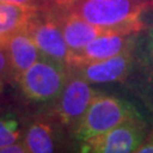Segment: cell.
<instances>
[{"mask_svg": "<svg viewBox=\"0 0 153 153\" xmlns=\"http://www.w3.org/2000/svg\"><path fill=\"white\" fill-rule=\"evenodd\" d=\"M153 0H78L67 10L110 31L136 34L143 25L141 17Z\"/></svg>", "mask_w": 153, "mask_h": 153, "instance_id": "6da1fadb", "label": "cell"}, {"mask_svg": "<svg viewBox=\"0 0 153 153\" xmlns=\"http://www.w3.org/2000/svg\"><path fill=\"white\" fill-rule=\"evenodd\" d=\"M138 116V112L131 104L120 99L97 94L82 119L76 125L75 134L83 142L115 128L127 119Z\"/></svg>", "mask_w": 153, "mask_h": 153, "instance_id": "7a4b0ae2", "label": "cell"}, {"mask_svg": "<svg viewBox=\"0 0 153 153\" xmlns=\"http://www.w3.org/2000/svg\"><path fill=\"white\" fill-rule=\"evenodd\" d=\"M69 76V66L42 57L17 78L25 97L35 101L59 98Z\"/></svg>", "mask_w": 153, "mask_h": 153, "instance_id": "3957f363", "label": "cell"}, {"mask_svg": "<svg viewBox=\"0 0 153 153\" xmlns=\"http://www.w3.org/2000/svg\"><path fill=\"white\" fill-rule=\"evenodd\" d=\"M148 135V126L141 116L121 123L115 128L83 141L82 152L131 153L136 152Z\"/></svg>", "mask_w": 153, "mask_h": 153, "instance_id": "277c9868", "label": "cell"}, {"mask_svg": "<svg viewBox=\"0 0 153 153\" xmlns=\"http://www.w3.org/2000/svg\"><path fill=\"white\" fill-rule=\"evenodd\" d=\"M26 31L32 36L42 57L69 65L71 51L66 43L53 11L45 14H40L38 11L30 19Z\"/></svg>", "mask_w": 153, "mask_h": 153, "instance_id": "5b68a950", "label": "cell"}, {"mask_svg": "<svg viewBox=\"0 0 153 153\" xmlns=\"http://www.w3.org/2000/svg\"><path fill=\"white\" fill-rule=\"evenodd\" d=\"M97 94L88 81L74 71L71 74L69 69V76L59 95L57 107V114L61 123L65 125H77Z\"/></svg>", "mask_w": 153, "mask_h": 153, "instance_id": "8992f818", "label": "cell"}, {"mask_svg": "<svg viewBox=\"0 0 153 153\" xmlns=\"http://www.w3.org/2000/svg\"><path fill=\"white\" fill-rule=\"evenodd\" d=\"M135 34L107 32L93 39L79 52L71 58L69 67H77L93 61L103 60L131 51L135 43Z\"/></svg>", "mask_w": 153, "mask_h": 153, "instance_id": "52a82bcc", "label": "cell"}, {"mask_svg": "<svg viewBox=\"0 0 153 153\" xmlns=\"http://www.w3.org/2000/svg\"><path fill=\"white\" fill-rule=\"evenodd\" d=\"M133 65L131 51L103 60L93 61L77 67H69L90 84L120 82L128 76Z\"/></svg>", "mask_w": 153, "mask_h": 153, "instance_id": "ba28073f", "label": "cell"}, {"mask_svg": "<svg viewBox=\"0 0 153 153\" xmlns=\"http://www.w3.org/2000/svg\"><path fill=\"white\" fill-rule=\"evenodd\" d=\"M52 11L60 25L66 43L71 51V56L79 52L88 42H91L99 35L107 32H114L94 25L67 9L53 8Z\"/></svg>", "mask_w": 153, "mask_h": 153, "instance_id": "9c48e42d", "label": "cell"}, {"mask_svg": "<svg viewBox=\"0 0 153 153\" xmlns=\"http://www.w3.org/2000/svg\"><path fill=\"white\" fill-rule=\"evenodd\" d=\"M2 44L8 51L13 77L16 79L34 62L42 58L40 50L26 28L13 34Z\"/></svg>", "mask_w": 153, "mask_h": 153, "instance_id": "30bf717a", "label": "cell"}, {"mask_svg": "<svg viewBox=\"0 0 153 153\" xmlns=\"http://www.w3.org/2000/svg\"><path fill=\"white\" fill-rule=\"evenodd\" d=\"M38 13L35 6L0 2V43L13 34L26 28L30 19Z\"/></svg>", "mask_w": 153, "mask_h": 153, "instance_id": "8fae6325", "label": "cell"}, {"mask_svg": "<svg viewBox=\"0 0 153 153\" xmlns=\"http://www.w3.org/2000/svg\"><path fill=\"white\" fill-rule=\"evenodd\" d=\"M24 142L28 153L53 152L56 146L55 131L47 121H34L28 126Z\"/></svg>", "mask_w": 153, "mask_h": 153, "instance_id": "7c38bea8", "label": "cell"}, {"mask_svg": "<svg viewBox=\"0 0 153 153\" xmlns=\"http://www.w3.org/2000/svg\"><path fill=\"white\" fill-rule=\"evenodd\" d=\"M21 137L19 124L16 118L10 116L0 117V149L15 143Z\"/></svg>", "mask_w": 153, "mask_h": 153, "instance_id": "4fadbf2b", "label": "cell"}, {"mask_svg": "<svg viewBox=\"0 0 153 153\" xmlns=\"http://www.w3.org/2000/svg\"><path fill=\"white\" fill-rule=\"evenodd\" d=\"M7 77H13L10 58L6 47L0 43V79L4 81Z\"/></svg>", "mask_w": 153, "mask_h": 153, "instance_id": "5bb4252c", "label": "cell"}, {"mask_svg": "<svg viewBox=\"0 0 153 153\" xmlns=\"http://www.w3.org/2000/svg\"><path fill=\"white\" fill-rule=\"evenodd\" d=\"M0 153H28V149L25 142H15L0 149Z\"/></svg>", "mask_w": 153, "mask_h": 153, "instance_id": "9a60e30c", "label": "cell"}, {"mask_svg": "<svg viewBox=\"0 0 153 153\" xmlns=\"http://www.w3.org/2000/svg\"><path fill=\"white\" fill-rule=\"evenodd\" d=\"M136 153H153V131L146 135L140 148L136 150Z\"/></svg>", "mask_w": 153, "mask_h": 153, "instance_id": "2e32d148", "label": "cell"}, {"mask_svg": "<svg viewBox=\"0 0 153 153\" xmlns=\"http://www.w3.org/2000/svg\"><path fill=\"white\" fill-rule=\"evenodd\" d=\"M53 5V8L57 9H68L71 6H73L78 0H50Z\"/></svg>", "mask_w": 153, "mask_h": 153, "instance_id": "e0dca14e", "label": "cell"}, {"mask_svg": "<svg viewBox=\"0 0 153 153\" xmlns=\"http://www.w3.org/2000/svg\"><path fill=\"white\" fill-rule=\"evenodd\" d=\"M0 2L15 4V5H23V6H35L36 7L38 0H0Z\"/></svg>", "mask_w": 153, "mask_h": 153, "instance_id": "ac0fdd59", "label": "cell"}, {"mask_svg": "<svg viewBox=\"0 0 153 153\" xmlns=\"http://www.w3.org/2000/svg\"><path fill=\"white\" fill-rule=\"evenodd\" d=\"M149 45H150V52L153 53V26L149 28Z\"/></svg>", "mask_w": 153, "mask_h": 153, "instance_id": "d6986e66", "label": "cell"}, {"mask_svg": "<svg viewBox=\"0 0 153 153\" xmlns=\"http://www.w3.org/2000/svg\"><path fill=\"white\" fill-rule=\"evenodd\" d=\"M1 90H2V81L0 79V93H1Z\"/></svg>", "mask_w": 153, "mask_h": 153, "instance_id": "ffe728a7", "label": "cell"}, {"mask_svg": "<svg viewBox=\"0 0 153 153\" xmlns=\"http://www.w3.org/2000/svg\"><path fill=\"white\" fill-rule=\"evenodd\" d=\"M151 62H152V68H153V53H151Z\"/></svg>", "mask_w": 153, "mask_h": 153, "instance_id": "44dd1931", "label": "cell"}]
</instances>
